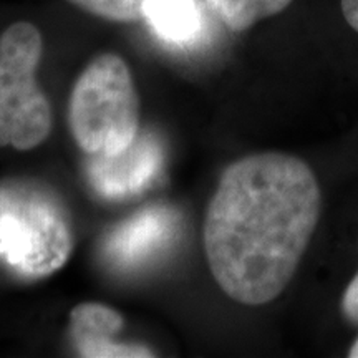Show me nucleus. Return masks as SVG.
<instances>
[{"mask_svg":"<svg viewBox=\"0 0 358 358\" xmlns=\"http://www.w3.org/2000/svg\"><path fill=\"white\" fill-rule=\"evenodd\" d=\"M322 206L312 168L292 155L244 156L224 169L204 219V250L227 297L264 306L284 292Z\"/></svg>","mask_w":358,"mask_h":358,"instance_id":"nucleus-1","label":"nucleus"},{"mask_svg":"<svg viewBox=\"0 0 358 358\" xmlns=\"http://www.w3.org/2000/svg\"><path fill=\"white\" fill-rule=\"evenodd\" d=\"M73 250L70 214L57 192L38 182L0 186V262L38 280L60 271Z\"/></svg>","mask_w":358,"mask_h":358,"instance_id":"nucleus-2","label":"nucleus"},{"mask_svg":"<svg viewBox=\"0 0 358 358\" xmlns=\"http://www.w3.org/2000/svg\"><path fill=\"white\" fill-rule=\"evenodd\" d=\"M69 127L88 156L123 153L140 134V98L123 57L101 53L75 82L69 103Z\"/></svg>","mask_w":358,"mask_h":358,"instance_id":"nucleus-3","label":"nucleus"},{"mask_svg":"<svg viewBox=\"0 0 358 358\" xmlns=\"http://www.w3.org/2000/svg\"><path fill=\"white\" fill-rule=\"evenodd\" d=\"M43 37L30 22L0 35V148L30 151L50 136L52 106L37 82Z\"/></svg>","mask_w":358,"mask_h":358,"instance_id":"nucleus-4","label":"nucleus"},{"mask_svg":"<svg viewBox=\"0 0 358 358\" xmlns=\"http://www.w3.org/2000/svg\"><path fill=\"white\" fill-rule=\"evenodd\" d=\"M163 150L151 134H138L133 145L113 156H92L88 179L96 192L110 199L138 194L158 176Z\"/></svg>","mask_w":358,"mask_h":358,"instance_id":"nucleus-5","label":"nucleus"},{"mask_svg":"<svg viewBox=\"0 0 358 358\" xmlns=\"http://www.w3.org/2000/svg\"><path fill=\"white\" fill-rule=\"evenodd\" d=\"M176 231L178 217L171 209L163 206L143 209L106 237V259L122 267L138 266L166 248Z\"/></svg>","mask_w":358,"mask_h":358,"instance_id":"nucleus-6","label":"nucleus"},{"mask_svg":"<svg viewBox=\"0 0 358 358\" xmlns=\"http://www.w3.org/2000/svg\"><path fill=\"white\" fill-rule=\"evenodd\" d=\"M123 317L96 302H83L70 312V340L78 357L85 358H146L151 348L116 342L123 329Z\"/></svg>","mask_w":358,"mask_h":358,"instance_id":"nucleus-7","label":"nucleus"},{"mask_svg":"<svg viewBox=\"0 0 358 358\" xmlns=\"http://www.w3.org/2000/svg\"><path fill=\"white\" fill-rule=\"evenodd\" d=\"M143 20L159 38L174 45L192 42L201 30L194 0H148Z\"/></svg>","mask_w":358,"mask_h":358,"instance_id":"nucleus-8","label":"nucleus"},{"mask_svg":"<svg viewBox=\"0 0 358 358\" xmlns=\"http://www.w3.org/2000/svg\"><path fill=\"white\" fill-rule=\"evenodd\" d=\"M232 32H244L264 19L284 12L292 0H208Z\"/></svg>","mask_w":358,"mask_h":358,"instance_id":"nucleus-9","label":"nucleus"},{"mask_svg":"<svg viewBox=\"0 0 358 358\" xmlns=\"http://www.w3.org/2000/svg\"><path fill=\"white\" fill-rule=\"evenodd\" d=\"M69 2L98 19L131 24L145 19L148 0H69Z\"/></svg>","mask_w":358,"mask_h":358,"instance_id":"nucleus-10","label":"nucleus"},{"mask_svg":"<svg viewBox=\"0 0 358 358\" xmlns=\"http://www.w3.org/2000/svg\"><path fill=\"white\" fill-rule=\"evenodd\" d=\"M340 310L348 324L358 327V272L347 285L340 301Z\"/></svg>","mask_w":358,"mask_h":358,"instance_id":"nucleus-11","label":"nucleus"},{"mask_svg":"<svg viewBox=\"0 0 358 358\" xmlns=\"http://www.w3.org/2000/svg\"><path fill=\"white\" fill-rule=\"evenodd\" d=\"M342 13L347 24L358 32V0H342Z\"/></svg>","mask_w":358,"mask_h":358,"instance_id":"nucleus-12","label":"nucleus"},{"mask_svg":"<svg viewBox=\"0 0 358 358\" xmlns=\"http://www.w3.org/2000/svg\"><path fill=\"white\" fill-rule=\"evenodd\" d=\"M348 357L350 358H358V338L353 342V345L350 347V350H348Z\"/></svg>","mask_w":358,"mask_h":358,"instance_id":"nucleus-13","label":"nucleus"}]
</instances>
